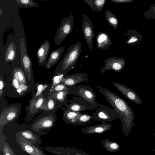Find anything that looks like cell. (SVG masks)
Masks as SVG:
<instances>
[{"label":"cell","mask_w":155,"mask_h":155,"mask_svg":"<svg viewBox=\"0 0 155 155\" xmlns=\"http://www.w3.org/2000/svg\"><path fill=\"white\" fill-rule=\"evenodd\" d=\"M48 87V86L46 84H41L38 85L37 87L36 93L34 97H37L38 96Z\"/></svg>","instance_id":"obj_36"},{"label":"cell","mask_w":155,"mask_h":155,"mask_svg":"<svg viewBox=\"0 0 155 155\" xmlns=\"http://www.w3.org/2000/svg\"><path fill=\"white\" fill-rule=\"evenodd\" d=\"M28 87V86L25 84H20L19 87L17 89V91L20 95L22 94V93H23V92L26 91Z\"/></svg>","instance_id":"obj_37"},{"label":"cell","mask_w":155,"mask_h":155,"mask_svg":"<svg viewBox=\"0 0 155 155\" xmlns=\"http://www.w3.org/2000/svg\"><path fill=\"white\" fill-rule=\"evenodd\" d=\"M54 120L52 116L50 115L41 118L36 122L31 128L34 131L39 132L41 129L49 130L54 125Z\"/></svg>","instance_id":"obj_15"},{"label":"cell","mask_w":155,"mask_h":155,"mask_svg":"<svg viewBox=\"0 0 155 155\" xmlns=\"http://www.w3.org/2000/svg\"><path fill=\"white\" fill-rule=\"evenodd\" d=\"M20 41L21 64L27 75V78L30 80L32 72V62L28 55L27 48L22 37L21 38Z\"/></svg>","instance_id":"obj_9"},{"label":"cell","mask_w":155,"mask_h":155,"mask_svg":"<svg viewBox=\"0 0 155 155\" xmlns=\"http://www.w3.org/2000/svg\"><path fill=\"white\" fill-rule=\"evenodd\" d=\"M74 88L68 91L64 90L57 92L54 94L53 96L58 101L61 102H64L66 101L68 94H72L73 90Z\"/></svg>","instance_id":"obj_30"},{"label":"cell","mask_w":155,"mask_h":155,"mask_svg":"<svg viewBox=\"0 0 155 155\" xmlns=\"http://www.w3.org/2000/svg\"><path fill=\"white\" fill-rule=\"evenodd\" d=\"M153 135L155 136V132L153 134Z\"/></svg>","instance_id":"obj_43"},{"label":"cell","mask_w":155,"mask_h":155,"mask_svg":"<svg viewBox=\"0 0 155 155\" xmlns=\"http://www.w3.org/2000/svg\"><path fill=\"white\" fill-rule=\"evenodd\" d=\"M13 79H17L20 84H25L26 80L25 74L21 68H14L12 71Z\"/></svg>","instance_id":"obj_28"},{"label":"cell","mask_w":155,"mask_h":155,"mask_svg":"<svg viewBox=\"0 0 155 155\" xmlns=\"http://www.w3.org/2000/svg\"><path fill=\"white\" fill-rule=\"evenodd\" d=\"M134 0H110V1L117 4L129 3L133 2Z\"/></svg>","instance_id":"obj_38"},{"label":"cell","mask_w":155,"mask_h":155,"mask_svg":"<svg viewBox=\"0 0 155 155\" xmlns=\"http://www.w3.org/2000/svg\"><path fill=\"white\" fill-rule=\"evenodd\" d=\"M43 149L53 154L58 155H91L74 147H43Z\"/></svg>","instance_id":"obj_10"},{"label":"cell","mask_w":155,"mask_h":155,"mask_svg":"<svg viewBox=\"0 0 155 155\" xmlns=\"http://www.w3.org/2000/svg\"><path fill=\"white\" fill-rule=\"evenodd\" d=\"M45 98L40 97L34 98L30 101L29 107L31 113H35L39 109L46 110Z\"/></svg>","instance_id":"obj_22"},{"label":"cell","mask_w":155,"mask_h":155,"mask_svg":"<svg viewBox=\"0 0 155 155\" xmlns=\"http://www.w3.org/2000/svg\"><path fill=\"white\" fill-rule=\"evenodd\" d=\"M143 16L148 19L151 18L155 19V4L150 6L149 10L144 12Z\"/></svg>","instance_id":"obj_32"},{"label":"cell","mask_w":155,"mask_h":155,"mask_svg":"<svg viewBox=\"0 0 155 155\" xmlns=\"http://www.w3.org/2000/svg\"><path fill=\"white\" fill-rule=\"evenodd\" d=\"M82 28L84 37L91 51L93 48V39L94 36L92 21L85 14L82 16Z\"/></svg>","instance_id":"obj_7"},{"label":"cell","mask_w":155,"mask_h":155,"mask_svg":"<svg viewBox=\"0 0 155 155\" xmlns=\"http://www.w3.org/2000/svg\"><path fill=\"white\" fill-rule=\"evenodd\" d=\"M16 47L15 44L11 42L8 46L4 55V60L6 62L13 61L16 56Z\"/></svg>","instance_id":"obj_26"},{"label":"cell","mask_w":155,"mask_h":155,"mask_svg":"<svg viewBox=\"0 0 155 155\" xmlns=\"http://www.w3.org/2000/svg\"><path fill=\"white\" fill-rule=\"evenodd\" d=\"M106 1V0H93L95 11L100 12L103 8Z\"/></svg>","instance_id":"obj_33"},{"label":"cell","mask_w":155,"mask_h":155,"mask_svg":"<svg viewBox=\"0 0 155 155\" xmlns=\"http://www.w3.org/2000/svg\"><path fill=\"white\" fill-rule=\"evenodd\" d=\"M74 22V17L72 13L68 17L63 18L55 34L54 40L57 46L72 33Z\"/></svg>","instance_id":"obj_4"},{"label":"cell","mask_w":155,"mask_h":155,"mask_svg":"<svg viewBox=\"0 0 155 155\" xmlns=\"http://www.w3.org/2000/svg\"><path fill=\"white\" fill-rule=\"evenodd\" d=\"M46 110H53L55 107V103L54 100L52 98L48 99L46 104Z\"/></svg>","instance_id":"obj_35"},{"label":"cell","mask_w":155,"mask_h":155,"mask_svg":"<svg viewBox=\"0 0 155 155\" xmlns=\"http://www.w3.org/2000/svg\"><path fill=\"white\" fill-rule=\"evenodd\" d=\"M50 47L49 41L46 40L38 49L36 54L38 65H43L46 64Z\"/></svg>","instance_id":"obj_17"},{"label":"cell","mask_w":155,"mask_h":155,"mask_svg":"<svg viewBox=\"0 0 155 155\" xmlns=\"http://www.w3.org/2000/svg\"><path fill=\"white\" fill-rule=\"evenodd\" d=\"M105 15L107 22L114 29H116L119 23L117 17L109 10L105 11Z\"/></svg>","instance_id":"obj_27"},{"label":"cell","mask_w":155,"mask_h":155,"mask_svg":"<svg viewBox=\"0 0 155 155\" xmlns=\"http://www.w3.org/2000/svg\"><path fill=\"white\" fill-rule=\"evenodd\" d=\"M84 1L88 4L93 11H95L93 3V0H84Z\"/></svg>","instance_id":"obj_40"},{"label":"cell","mask_w":155,"mask_h":155,"mask_svg":"<svg viewBox=\"0 0 155 155\" xmlns=\"http://www.w3.org/2000/svg\"><path fill=\"white\" fill-rule=\"evenodd\" d=\"M18 111L17 108L14 107L3 110L0 115V135L2 134V129L4 126L16 117Z\"/></svg>","instance_id":"obj_14"},{"label":"cell","mask_w":155,"mask_h":155,"mask_svg":"<svg viewBox=\"0 0 155 155\" xmlns=\"http://www.w3.org/2000/svg\"><path fill=\"white\" fill-rule=\"evenodd\" d=\"M82 114L81 112L66 110L63 114L64 120L67 124L76 125L78 118Z\"/></svg>","instance_id":"obj_23"},{"label":"cell","mask_w":155,"mask_h":155,"mask_svg":"<svg viewBox=\"0 0 155 155\" xmlns=\"http://www.w3.org/2000/svg\"><path fill=\"white\" fill-rule=\"evenodd\" d=\"M15 137L22 149L29 155H47L43 151V147L31 143L21 136L16 135Z\"/></svg>","instance_id":"obj_6"},{"label":"cell","mask_w":155,"mask_h":155,"mask_svg":"<svg viewBox=\"0 0 155 155\" xmlns=\"http://www.w3.org/2000/svg\"><path fill=\"white\" fill-rule=\"evenodd\" d=\"M112 125L109 123H101L92 126H88L82 128V132L85 134H101L110 130Z\"/></svg>","instance_id":"obj_18"},{"label":"cell","mask_w":155,"mask_h":155,"mask_svg":"<svg viewBox=\"0 0 155 155\" xmlns=\"http://www.w3.org/2000/svg\"><path fill=\"white\" fill-rule=\"evenodd\" d=\"M64 46L61 47L54 50L51 52L45 64L47 68H50L59 61L64 51Z\"/></svg>","instance_id":"obj_21"},{"label":"cell","mask_w":155,"mask_h":155,"mask_svg":"<svg viewBox=\"0 0 155 155\" xmlns=\"http://www.w3.org/2000/svg\"><path fill=\"white\" fill-rule=\"evenodd\" d=\"M18 5L22 8L37 7L39 5L33 0H14Z\"/></svg>","instance_id":"obj_31"},{"label":"cell","mask_w":155,"mask_h":155,"mask_svg":"<svg viewBox=\"0 0 155 155\" xmlns=\"http://www.w3.org/2000/svg\"><path fill=\"white\" fill-rule=\"evenodd\" d=\"M88 75L85 73H76L64 77L61 83L68 87H76L81 82H87Z\"/></svg>","instance_id":"obj_13"},{"label":"cell","mask_w":155,"mask_h":155,"mask_svg":"<svg viewBox=\"0 0 155 155\" xmlns=\"http://www.w3.org/2000/svg\"><path fill=\"white\" fill-rule=\"evenodd\" d=\"M41 132V131L40 133L36 134L31 131L25 130L19 131L16 135L21 136L31 143L39 146L42 142L40 136L47 133L44 131Z\"/></svg>","instance_id":"obj_16"},{"label":"cell","mask_w":155,"mask_h":155,"mask_svg":"<svg viewBox=\"0 0 155 155\" xmlns=\"http://www.w3.org/2000/svg\"><path fill=\"white\" fill-rule=\"evenodd\" d=\"M70 104L68 105L67 110L75 112H81L87 110H91L95 109L91 105L83 98L74 97L69 101Z\"/></svg>","instance_id":"obj_11"},{"label":"cell","mask_w":155,"mask_h":155,"mask_svg":"<svg viewBox=\"0 0 155 155\" xmlns=\"http://www.w3.org/2000/svg\"><path fill=\"white\" fill-rule=\"evenodd\" d=\"M124 35L128 37L126 43L131 46L139 44L143 38L141 34L134 29L127 31L124 33Z\"/></svg>","instance_id":"obj_20"},{"label":"cell","mask_w":155,"mask_h":155,"mask_svg":"<svg viewBox=\"0 0 155 155\" xmlns=\"http://www.w3.org/2000/svg\"><path fill=\"white\" fill-rule=\"evenodd\" d=\"M92 114L82 113L79 116L76 125H87L92 122Z\"/></svg>","instance_id":"obj_29"},{"label":"cell","mask_w":155,"mask_h":155,"mask_svg":"<svg viewBox=\"0 0 155 155\" xmlns=\"http://www.w3.org/2000/svg\"><path fill=\"white\" fill-rule=\"evenodd\" d=\"M72 94L83 98L95 108L99 107L101 105L96 101V94L93 89L89 86H77L73 90Z\"/></svg>","instance_id":"obj_5"},{"label":"cell","mask_w":155,"mask_h":155,"mask_svg":"<svg viewBox=\"0 0 155 155\" xmlns=\"http://www.w3.org/2000/svg\"><path fill=\"white\" fill-rule=\"evenodd\" d=\"M104 66L101 69V73H104L107 71L112 70L116 72H120L125 66V62L123 58L115 57L108 58L104 60Z\"/></svg>","instance_id":"obj_8"},{"label":"cell","mask_w":155,"mask_h":155,"mask_svg":"<svg viewBox=\"0 0 155 155\" xmlns=\"http://www.w3.org/2000/svg\"><path fill=\"white\" fill-rule=\"evenodd\" d=\"M96 40L97 48L99 49L107 50L112 44L109 35L104 31L98 33Z\"/></svg>","instance_id":"obj_19"},{"label":"cell","mask_w":155,"mask_h":155,"mask_svg":"<svg viewBox=\"0 0 155 155\" xmlns=\"http://www.w3.org/2000/svg\"><path fill=\"white\" fill-rule=\"evenodd\" d=\"M112 83L119 91L130 101L137 104H143L140 97L131 88L117 82H113Z\"/></svg>","instance_id":"obj_12"},{"label":"cell","mask_w":155,"mask_h":155,"mask_svg":"<svg viewBox=\"0 0 155 155\" xmlns=\"http://www.w3.org/2000/svg\"><path fill=\"white\" fill-rule=\"evenodd\" d=\"M153 151H155V148H154V149H153Z\"/></svg>","instance_id":"obj_44"},{"label":"cell","mask_w":155,"mask_h":155,"mask_svg":"<svg viewBox=\"0 0 155 155\" xmlns=\"http://www.w3.org/2000/svg\"><path fill=\"white\" fill-rule=\"evenodd\" d=\"M101 143L103 147L107 151L110 152H115L120 148V146L118 143L112 141L107 138L102 140Z\"/></svg>","instance_id":"obj_25"},{"label":"cell","mask_w":155,"mask_h":155,"mask_svg":"<svg viewBox=\"0 0 155 155\" xmlns=\"http://www.w3.org/2000/svg\"><path fill=\"white\" fill-rule=\"evenodd\" d=\"M96 87L108 103L120 114L122 129L124 134L127 137L134 125L135 115L131 108L124 100L115 93L102 86Z\"/></svg>","instance_id":"obj_1"},{"label":"cell","mask_w":155,"mask_h":155,"mask_svg":"<svg viewBox=\"0 0 155 155\" xmlns=\"http://www.w3.org/2000/svg\"><path fill=\"white\" fill-rule=\"evenodd\" d=\"M99 107L92 114L94 121H100L101 123L112 122L118 118H120V114L114 108L103 104H101Z\"/></svg>","instance_id":"obj_3"},{"label":"cell","mask_w":155,"mask_h":155,"mask_svg":"<svg viewBox=\"0 0 155 155\" xmlns=\"http://www.w3.org/2000/svg\"><path fill=\"white\" fill-rule=\"evenodd\" d=\"M4 87V81L1 77H0V97L3 93V89Z\"/></svg>","instance_id":"obj_39"},{"label":"cell","mask_w":155,"mask_h":155,"mask_svg":"<svg viewBox=\"0 0 155 155\" xmlns=\"http://www.w3.org/2000/svg\"><path fill=\"white\" fill-rule=\"evenodd\" d=\"M3 13V11L1 8H0V17H1Z\"/></svg>","instance_id":"obj_42"},{"label":"cell","mask_w":155,"mask_h":155,"mask_svg":"<svg viewBox=\"0 0 155 155\" xmlns=\"http://www.w3.org/2000/svg\"><path fill=\"white\" fill-rule=\"evenodd\" d=\"M82 44L78 41L69 47L58 66L60 70L64 73H67L74 69L80 56Z\"/></svg>","instance_id":"obj_2"},{"label":"cell","mask_w":155,"mask_h":155,"mask_svg":"<svg viewBox=\"0 0 155 155\" xmlns=\"http://www.w3.org/2000/svg\"><path fill=\"white\" fill-rule=\"evenodd\" d=\"M19 81L16 79H13L12 81V84L13 86L16 89H17L19 86Z\"/></svg>","instance_id":"obj_41"},{"label":"cell","mask_w":155,"mask_h":155,"mask_svg":"<svg viewBox=\"0 0 155 155\" xmlns=\"http://www.w3.org/2000/svg\"><path fill=\"white\" fill-rule=\"evenodd\" d=\"M0 155H15L3 134L0 135Z\"/></svg>","instance_id":"obj_24"},{"label":"cell","mask_w":155,"mask_h":155,"mask_svg":"<svg viewBox=\"0 0 155 155\" xmlns=\"http://www.w3.org/2000/svg\"><path fill=\"white\" fill-rule=\"evenodd\" d=\"M64 78L63 75L61 73L58 74V75L55 76L53 79V84L51 87L52 90L54 88L55 86L61 82L62 79Z\"/></svg>","instance_id":"obj_34"}]
</instances>
